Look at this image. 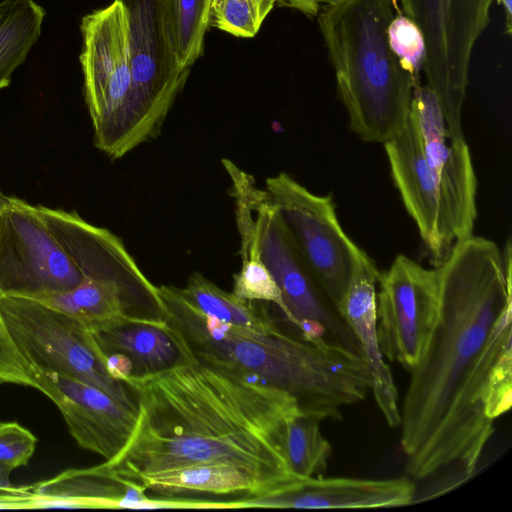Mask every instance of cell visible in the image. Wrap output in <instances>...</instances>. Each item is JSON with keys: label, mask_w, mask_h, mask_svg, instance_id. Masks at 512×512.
Returning a JSON list of instances; mask_svg holds the SVG:
<instances>
[{"label": "cell", "mask_w": 512, "mask_h": 512, "mask_svg": "<svg viewBox=\"0 0 512 512\" xmlns=\"http://www.w3.org/2000/svg\"><path fill=\"white\" fill-rule=\"evenodd\" d=\"M179 291L203 314L221 322L263 332L277 326L262 306L220 289L199 272L192 273L187 285Z\"/></svg>", "instance_id": "7402d4cb"}, {"label": "cell", "mask_w": 512, "mask_h": 512, "mask_svg": "<svg viewBox=\"0 0 512 512\" xmlns=\"http://www.w3.org/2000/svg\"><path fill=\"white\" fill-rule=\"evenodd\" d=\"M45 9L33 0L0 2V90L11 83L41 35Z\"/></svg>", "instance_id": "44dd1931"}, {"label": "cell", "mask_w": 512, "mask_h": 512, "mask_svg": "<svg viewBox=\"0 0 512 512\" xmlns=\"http://www.w3.org/2000/svg\"><path fill=\"white\" fill-rule=\"evenodd\" d=\"M130 487L162 497L196 493L254 498L273 494L269 485L248 470L224 462L192 464L146 474Z\"/></svg>", "instance_id": "d6986e66"}, {"label": "cell", "mask_w": 512, "mask_h": 512, "mask_svg": "<svg viewBox=\"0 0 512 512\" xmlns=\"http://www.w3.org/2000/svg\"><path fill=\"white\" fill-rule=\"evenodd\" d=\"M393 0H336L317 14L349 127L366 142L386 143L406 125L417 83L388 42Z\"/></svg>", "instance_id": "277c9868"}, {"label": "cell", "mask_w": 512, "mask_h": 512, "mask_svg": "<svg viewBox=\"0 0 512 512\" xmlns=\"http://www.w3.org/2000/svg\"><path fill=\"white\" fill-rule=\"evenodd\" d=\"M251 204L256 219L252 220L249 234L282 293L288 321L304 340H328L360 354L351 330L298 252L265 191L252 186Z\"/></svg>", "instance_id": "ba28073f"}, {"label": "cell", "mask_w": 512, "mask_h": 512, "mask_svg": "<svg viewBox=\"0 0 512 512\" xmlns=\"http://www.w3.org/2000/svg\"><path fill=\"white\" fill-rule=\"evenodd\" d=\"M0 384L32 387L38 385L31 375V366L14 343L0 313Z\"/></svg>", "instance_id": "f1b7e54d"}, {"label": "cell", "mask_w": 512, "mask_h": 512, "mask_svg": "<svg viewBox=\"0 0 512 512\" xmlns=\"http://www.w3.org/2000/svg\"><path fill=\"white\" fill-rule=\"evenodd\" d=\"M242 267L233 277L232 293L241 300L271 302L282 311L286 319L289 313L282 293L272 274L260 259L253 240L241 241Z\"/></svg>", "instance_id": "d4e9b609"}, {"label": "cell", "mask_w": 512, "mask_h": 512, "mask_svg": "<svg viewBox=\"0 0 512 512\" xmlns=\"http://www.w3.org/2000/svg\"><path fill=\"white\" fill-rule=\"evenodd\" d=\"M212 0H163L170 42L179 66L190 69L203 52Z\"/></svg>", "instance_id": "603a6c76"}, {"label": "cell", "mask_w": 512, "mask_h": 512, "mask_svg": "<svg viewBox=\"0 0 512 512\" xmlns=\"http://www.w3.org/2000/svg\"><path fill=\"white\" fill-rule=\"evenodd\" d=\"M0 313L31 370L74 377L138 412L131 390L107 372L106 355L82 322L37 300L2 294Z\"/></svg>", "instance_id": "8992f818"}, {"label": "cell", "mask_w": 512, "mask_h": 512, "mask_svg": "<svg viewBox=\"0 0 512 512\" xmlns=\"http://www.w3.org/2000/svg\"><path fill=\"white\" fill-rule=\"evenodd\" d=\"M438 319L400 409L406 471L425 480L449 468L471 478L512 403L511 247L473 235L436 267Z\"/></svg>", "instance_id": "6da1fadb"}, {"label": "cell", "mask_w": 512, "mask_h": 512, "mask_svg": "<svg viewBox=\"0 0 512 512\" xmlns=\"http://www.w3.org/2000/svg\"><path fill=\"white\" fill-rule=\"evenodd\" d=\"M165 321L199 360L230 367L291 395L320 422L339 420L342 408L363 401L371 374L362 356L328 340L307 341L276 326L256 331L207 316L179 288L158 286Z\"/></svg>", "instance_id": "3957f363"}, {"label": "cell", "mask_w": 512, "mask_h": 512, "mask_svg": "<svg viewBox=\"0 0 512 512\" xmlns=\"http://www.w3.org/2000/svg\"><path fill=\"white\" fill-rule=\"evenodd\" d=\"M128 20L137 107L149 141L162 128L190 69L179 66L166 25L163 0H119Z\"/></svg>", "instance_id": "7c38bea8"}, {"label": "cell", "mask_w": 512, "mask_h": 512, "mask_svg": "<svg viewBox=\"0 0 512 512\" xmlns=\"http://www.w3.org/2000/svg\"><path fill=\"white\" fill-rule=\"evenodd\" d=\"M124 382L137 403V423L121 452L100 464L121 483L208 462L248 470L272 495L299 478L286 461L284 432L301 410L279 388L195 357Z\"/></svg>", "instance_id": "7a4b0ae2"}, {"label": "cell", "mask_w": 512, "mask_h": 512, "mask_svg": "<svg viewBox=\"0 0 512 512\" xmlns=\"http://www.w3.org/2000/svg\"><path fill=\"white\" fill-rule=\"evenodd\" d=\"M84 94L96 147L118 159L148 142L135 98L128 20L124 6H109L85 15L80 24Z\"/></svg>", "instance_id": "5b68a950"}, {"label": "cell", "mask_w": 512, "mask_h": 512, "mask_svg": "<svg viewBox=\"0 0 512 512\" xmlns=\"http://www.w3.org/2000/svg\"><path fill=\"white\" fill-rule=\"evenodd\" d=\"M416 486L408 478L360 479L299 477L286 490L265 497L234 499V508H377L399 507L415 500Z\"/></svg>", "instance_id": "2e32d148"}, {"label": "cell", "mask_w": 512, "mask_h": 512, "mask_svg": "<svg viewBox=\"0 0 512 512\" xmlns=\"http://www.w3.org/2000/svg\"><path fill=\"white\" fill-rule=\"evenodd\" d=\"M377 333L385 359L412 372L425 355L439 314L438 270L398 255L379 273Z\"/></svg>", "instance_id": "8fae6325"}, {"label": "cell", "mask_w": 512, "mask_h": 512, "mask_svg": "<svg viewBox=\"0 0 512 512\" xmlns=\"http://www.w3.org/2000/svg\"><path fill=\"white\" fill-rule=\"evenodd\" d=\"M143 492L111 477L101 465L70 469L58 476L27 486L26 509L119 508Z\"/></svg>", "instance_id": "ffe728a7"}, {"label": "cell", "mask_w": 512, "mask_h": 512, "mask_svg": "<svg viewBox=\"0 0 512 512\" xmlns=\"http://www.w3.org/2000/svg\"><path fill=\"white\" fill-rule=\"evenodd\" d=\"M504 9L505 14V33L510 34L512 30V0H496Z\"/></svg>", "instance_id": "1f68e13d"}, {"label": "cell", "mask_w": 512, "mask_h": 512, "mask_svg": "<svg viewBox=\"0 0 512 512\" xmlns=\"http://www.w3.org/2000/svg\"><path fill=\"white\" fill-rule=\"evenodd\" d=\"M38 390L58 407L71 436L83 449L109 461L129 441L138 412L103 390L74 377L32 369Z\"/></svg>", "instance_id": "5bb4252c"}, {"label": "cell", "mask_w": 512, "mask_h": 512, "mask_svg": "<svg viewBox=\"0 0 512 512\" xmlns=\"http://www.w3.org/2000/svg\"><path fill=\"white\" fill-rule=\"evenodd\" d=\"M334 1L336 0H277V3L294 8L308 16H317L324 6Z\"/></svg>", "instance_id": "4dcf8cb0"}, {"label": "cell", "mask_w": 512, "mask_h": 512, "mask_svg": "<svg viewBox=\"0 0 512 512\" xmlns=\"http://www.w3.org/2000/svg\"><path fill=\"white\" fill-rule=\"evenodd\" d=\"M384 148L393 182L437 267L449 254L455 238L411 114Z\"/></svg>", "instance_id": "9a60e30c"}, {"label": "cell", "mask_w": 512, "mask_h": 512, "mask_svg": "<svg viewBox=\"0 0 512 512\" xmlns=\"http://www.w3.org/2000/svg\"><path fill=\"white\" fill-rule=\"evenodd\" d=\"M37 438L17 422H0V473L26 466L36 448Z\"/></svg>", "instance_id": "83f0119b"}, {"label": "cell", "mask_w": 512, "mask_h": 512, "mask_svg": "<svg viewBox=\"0 0 512 512\" xmlns=\"http://www.w3.org/2000/svg\"><path fill=\"white\" fill-rule=\"evenodd\" d=\"M84 280L37 206L0 190V294L34 298Z\"/></svg>", "instance_id": "30bf717a"}, {"label": "cell", "mask_w": 512, "mask_h": 512, "mask_svg": "<svg viewBox=\"0 0 512 512\" xmlns=\"http://www.w3.org/2000/svg\"><path fill=\"white\" fill-rule=\"evenodd\" d=\"M388 42L402 67L420 82L425 63V42L419 28L401 12L388 27Z\"/></svg>", "instance_id": "4316f807"}, {"label": "cell", "mask_w": 512, "mask_h": 512, "mask_svg": "<svg viewBox=\"0 0 512 512\" xmlns=\"http://www.w3.org/2000/svg\"><path fill=\"white\" fill-rule=\"evenodd\" d=\"M379 271L367 257L361 261L337 305V311L351 330L371 374L373 398L391 428L400 424L398 390L381 351L377 333L376 282Z\"/></svg>", "instance_id": "e0dca14e"}, {"label": "cell", "mask_w": 512, "mask_h": 512, "mask_svg": "<svg viewBox=\"0 0 512 512\" xmlns=\"http://www.w3.org/2000/svg\"><path fill=\"white\" fill-rule=\"evenodd\" d=\"M276 3L277 0H212L209 27L251 38Z\"/></svg>", "instance_id": "484cf974"}, {"label": "cell", "mask_w": 512, "mask_h": 512, "mask_svg": "<svg viewBox=\"0 0 512 512\" xmlns=\"http://www.w3.org/2000/svg\"><path fill=\"white\" fill-rule=\"evenodd\" d=\"M320 421L298 412L286 422L284 452L291 472L298 477L323 475L332 446L319 428Z\"/></svg>", "instance_id": "cb8c5ba5"}, {"label": "cell", "mask_w": 512, "mask_h": 512, "mask_svg": "<svg viewBox=\"0 0 512 512\" xmlns=\"http://www.w3.org/2000/svg\"><path fill=\"white\" fill-rule=\"evenodd\" d=\"M105 367L107 372L115 379L125 381L134 374L133 363L130 358L122 353H110L106 355Z\"/></svg>", "instance_id": "f546056e"}, {"label": "cell", "mask_w": 512, "mask_h": 512, "mask_svg": "<svg viewBox=\"0 0 512 512\" xmlns=\"http://www.w3.org/2000/svg\"><path fill=\"white\" fill-rule=\"evenodd\" d=\"M92 333L105 355L122 353L130 358L133 376L167 370L194 358L165 320L120 316L98 326Z\"/></svg>", "instance_id": "ac0fdd59"}, {"label": "cell", "mask_w": 512, "mask_h": 512, "mask_svg": "<svg viewBox=\"0 0 512 512\" xmlns=\"http://www.w3.org/2000/svg\"><path fill=\"white\" fill-rule=\"evenodd\" d=\"M265 188L298 252L337 307L357 265L369 256L341 227L330 195H316L284 172L267 178Z\"/></svg>", "instance_id": "9c48e42d"}, {"label": "cell", "mask_w": 512, "mask_h": 512, "mask_svg": "<svg viewBox=\"0 0 512 512\" xmlns=\"http://www.w3.org/2000/svg\"><path fill=\"white\" fill-rule=\"evenodd\" d=\"M410 114L448 215L455 242L473 235L477 217V179L469 147L451 138L434 92L427 84L413 88Z\"/></svg>", "instance_id": "4fadbf2b"}, {"label": "cell", "mask_w": 512, "mask_h": 512, "mask_svg": "<svg viewBox=\"0 0 512 512\" xmlns=\"http://www.w3.org/2000/svg\"><path fill=\"white\" fill-rule=\"evenodd\" d=\"M494 0H399L402 14L425 42L423 72L434 92L448 133L463 138L461 113L473 48L489 23Z\"/></svg>", "instance_id": "52a82bcc"}]
</instances>
